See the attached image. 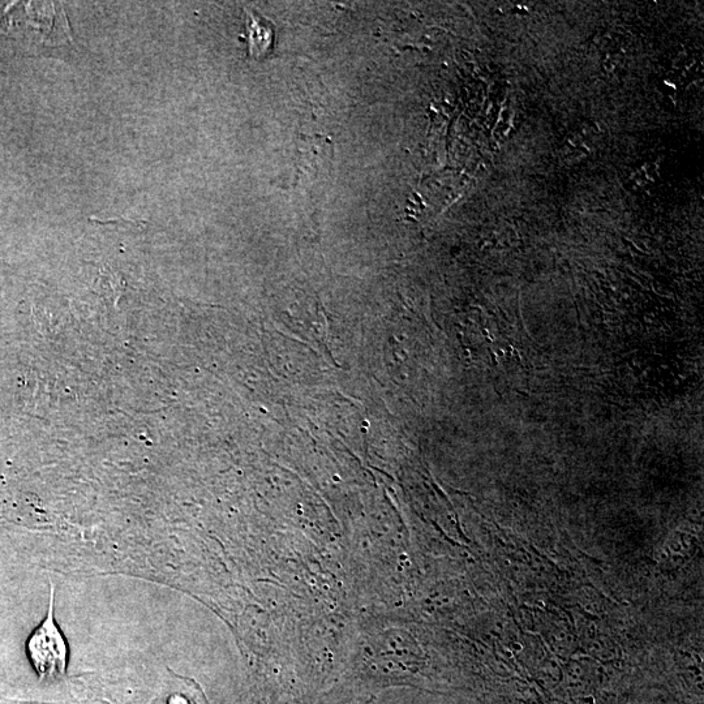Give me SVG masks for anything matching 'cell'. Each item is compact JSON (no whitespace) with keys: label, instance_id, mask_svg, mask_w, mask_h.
<instances>
[{"label":"cell","instance_id":"6da1fadb","mask_svg":"<svg viewBox=\"0 0 704 704\" xmlns=\"http://www.w3.org/2000/svg\"><path fill=\"white\" fill-rule=\"evenodd\" d=\"M54 586L50 587V604L45 620L30 635L27 650L34 669L44 678H58L66 675L68 646L62 630L54 617Z\"/></svg>","mask_w":704,"mask_h":704},{"label":"cell","instance_id":"7a4b0ae2","mask_svg":"<svg viewBox=\"0 0 704 704\" xmlns=\"http://www.w3.org/2000/svg\"><path fill=\"white\" fill-rule=\"evenodd\" d=\"M247 42L248 54L256 59H261L272 53L274 45V28L270 21L265 20L257 12L248 10Z\"/></svg>","mask_w":704,"mask_h":704}]
</instances>
